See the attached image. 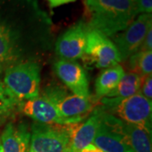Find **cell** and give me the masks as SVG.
<instances>
[{
	"instance_id": "obj_7",
	"label": "cell",
	"mask_w": 152,
	"mask_h": 152,
	"mask_svg": "<svg viewBox=\"0 0 152 152\" xmlns=\"http://www.w3.org/2000/svg\"><path fill=\"white\" fill-rule=\"evenodd\" d=\"M17 107L22 113L37 123L56 125L72 124L71 121L60 115L56 105L44 96H38L37 97L18 102Z\"/></svg>"
},
{
	"instance_id": "obj_19",
	"label": "cell",
	"mask_w": 152,
	"mask_h": 152,
	"mask_svg": "<svg viewBox=\"0 0 152 152\" xmlns=\"http://www.w3.org/2000/svg\"><path fill=\"white\" fill-rule=\"evenodd\" d=\"M17 104L7 92L3 82L0 81V118L10 113Z\"/></svg>"
},
{
	"instance_id": "obj_24",
	"label": "cell",
	"mask_w": 152,
	"mask_h": 152,
	"mask_svg": "<svg viewBox=\"0 0 152 152\" xmlns=\"http://www.w3.org/2000/svg\"><path fill=\"white\" fill-rule=\"evenodd\" d=\"M80 152H103L102 151H101L100 149H98L97 147L95 146L93 144H91L89 145H87L86 147H85L84 149H82Z\"/></svg>"
},
{
	"instance_id": "obj_18",
	"label": "cell",
	"mask_w": 152,
	"mask_h": 152,
	"mask_svg": "<svg viewBox=\"0 0 152 152\" xmlns=\"http://www.w3.org/2000/svg\"><path fill=\"white\" fill-rule=\"evenodd\" d=\"M131 72L136 73L141 78L152 74V52H137L129 58Z\"/></svg>"
},
{
	"instance_id": "obj_3",
	"label": "cell",
	"mask_w": 152,
	"mask_h": 152,
	"mask_svg": "<svg viewBox=\"0 0 152 152\" xmlns=\"http://www.w3.org/2000/svg\"><path fill=\"white\" fill-rule=\"evenodd\" d=\"M87 66L97 69H107L122 61L117 47L108 37L97 30H89L82 57Z\"/></svg>"
},
{
	"instance_id": "obj_20",
	"label": "cell",
	"mask_w": 152,
	"mask_h": 152,
	"mask_svg": "<svg viewBox=\"0 0 152 152\" xmlns=\"http://www.w3.org/2000/svg\"><path fill=\"white\" fill-rule=\"evenodd\" d=\"M140 92L149 101L152 99V76L148 75L143 78Z\"/></svg>"
},
{
	"instance_id": "obj_17",
	"label": "cell",
	"mask_w": 152,
	"mask_h": 152,
	"mask_svg": "<svg viewBox=\"0 0 152 152\" xmlns=\"http://www.w3.org/2000/svg\"><path fill=\"white\" fill-rule=\"evenodd\" d=\"M14 33L5 24L0 22V64H11L17 58Z\"/></svg>"
},
{
	"instance_id": "obj_25",
	"label": "cell",
	"mask_w": 152,
	"mask_h": 152,
	"mask_svg": "<svg viewBox=\"0 0 152 152\" xmlns=\"http://www.w3.org/2000/svg\"><path fill=\"white\" fill-rule=\"evenodd\" d=\"M64 152H74L72 150H71V148L69 146H68L67 148H66L65 150H64Z\"/></svg>"
},
{
	"instance_id": "obj_22",
	"label": "cell",
	"mask_w": 152,
	"mask_h": 152,
	"mask_svg": "<svg viewBox=\"0 0 152 152\" xmlns=\"http://www.w3.org/2000/svg\"><path fill=\"white\" fill-rule=\"evenodd\" d=\"M138 52H152V27L149 29Z\"/></svg>"
},
{
	"instance_id": "obj_15",
	"label": "cell",
	"mask_w": 152,
	"mask_h": 152,
	"mask_svg": "<svg viewBox=\"0 0 152 152\" xmlns=\"http://www.w3.org/2000/svg\"><path fill=\"white\" fill-rule=\"evenodd\" d=\"M92 143L103 152H134L124 136L105 124L102 121Z\"/></svg>"
},
{
	"instance_id": "obj_23",
	"label": "cell",
	"mask_w": 152,
	"mask_h": 152,
	"mask_svg": "<svg viewBox=\"0 0 152 152\" xmlns=\"http://www.w3.org/2000/svg\"><path fill=\"white\" fill-rule=\"evenodd\" d=\"M49 3V5L51 8H56L63 4H69L72 2H75L76 0H48Z\"/></svg>"
},
{
	"instance_id": "obj_5",
	"label": "cell",
	"mask_w": 152,
	"mask_h": 152,
	"mask_svg": "<svg viewBox=\"0 0 152 152\" xmlns=\"http://www.w3.org/2000/svg\"><path fill=\"white\" fill-rule=\"evenodd\" d=\"M152 27L151 14H141L124 31L113 37L121 60L128 59L138 52L150 28Z\"/></svg>"
},
{
	"instance_id": "obj_10",
	"label": "cell",
	"mask_w": 152,
	"mask_h": 152,
	"mask_svg": "<svg viewBox=\"0 0 152 152\" xmlns=\"http://www.w3.org/2000/svg\"><path fill=\"white\" fill-rule=\"evenodd\" d=\"M54 70L60 80L74 95L90 97L87 74L79 63L72 60L60 59L55 63Z\"/></svg>"
},
{
	"instance_id": "obj_12",
	"label": "cell",
	"mask_w": 152,
	"mask_h": 152,
	"mask_svg": "<svg viewBox=\"0 0 152 152\" xmlns=\"http://www.w3.org/2000/svg\"><path fill=\"white\" fill-rule=\"evenodd\" d=\"M60 115L72 124L80 123L91 111H92L93 102L90 97H83L68 93L55 102Z\"/></svg>"
},
{
	"instance_id": "obj_1",
	"label": "cell",
	"mask_w": 152,
	"mask_h": 152,
	"mask_svg": "<svg viewBox=\"0 0 152 152\" xmlns=\"http://www.w3.org/2000/svg\"><path fill=\"white\" fill-rule=\"evenodd\" d=\"M90 15L89 30L113 37L126 30L138 15L134 0H85Z\"/></svg>"
},
{
	"instance_id": "obj_11",
	"label": "cell",
	"mask_w": 152,
	"mask_h": 152,
	"mask_svg": "<svg viewBox=\"0 0 152 152\" xmlns=\"http://www.w3.org/2000/svg\"><path fill=\"white\" fill-rule=\"evenodd\" d=\"M105 108L99 107L92 110L90 117L83 124H78L70 137L69 147L74 152H80L92 143L99 126L102 121Z\"/></svg>"
},
{
	"instance_id": "obj_6",
	"label": "cell",
	"mask_w": 152,
	"mask_h": 152,
	"mask_svg": "<svg viewBox=\"0 0 152 152\" xmlns=\"http://www.w3.org/2000/svg\"><path fill=\"white\" fill-rule=\"evenodd\" d=\"M112 111L124 123L142 127L151 134L152 102L140 91L123 100Z\"/></svg>"
},
{
	"instance_id": "obj_21",
	"label": "cell",
	"mask_w": 152,
	"mask_h": 152,
	"mask_svg": "<svg viewBox=\"0 0 152 152\" xmlns=\"http://www.w3.org/2000/svg\"><path fill=\"white\" fill-rule=\"evenodd\" d=\"M137 14H151L152 0H134Z\"/></svg>"
},
{
	"instance_id": "obj_26",
	"label": "cell",
	"mask_w": 152,
	"mask_h": 152,
	"mask_svg": "<svg viewBox=\"0 0 152 152\" xmlns=\"http://www.w3.org/2000/svg\"><path fill=\"white\" fill-rule=\"evenodd\" d=\"M0 152H3V148H2V145H1V141H0Z\"/></svg>"
},
{
	"instance_id": "obj_2",
	"label": "cell",
	"mask_w": 152,
	"mask_h": 152,
	"mask_svg": "<svg viewBox=\"0 0 152 152\" xmlns=\"http://www.w3.org/2000/svg\"><path fill=\"white\" fill-rule=\"evenodd\" d=\"M41 69L35 62H25L9 67L4 86L17 103L37 97L40 92Z\"/></svg>"
},
{
	"instance_id": "obj_16",
	"label": "cell",
	"mask_w": 152,
	"mask_h": 152,
	"mask_svg": "<svg viewBox=\"0 0 152 152\" xmlns=\"http://www.w3.org/2000/svg\"><path fill=\"white\" fill-rule=\"evenodd\" d=\"M124 68L119 64L104 69L95 83L96 97L102 99L114 90L124 75Z\"/></svg>"
},
{
	"instance_id": "obj_27",
	"label": "cell",
	"mask_w": 152,
	"mask_h": 152,
	"mask_svg": "<svg viewBox=\"0 0 152 152\" xmlns=\"http://www.w3.org/2000/svg\"><path fill=\"white\" fill-rule=\"evenodd\" d=\"M2 70H3V67H2V64H0V74L2 73Z\"/></svg>"
},
{
	"instance_id": "obj_8",
	"label": "cell",
	"mask_w": 152,
	"mask_h": 152,
	"mask_svg": "<svg viewBox=\"0 0 152 152\" xmlns=\"http://www.w3.org/2000/svg\"><path fill=\"white\" fill-rule=\"evenodd\" d=\"M88 27L85 22L80 21L60 36L56 42V52L61 59L75 61L82 58Z\"/></svg>"
},
{
	"instance_id": "obj_9",
	"label": "cell",
	"mask_w": 152,
	"mask_h": 152,
	"mask_svg": "<svg viewBox=\"0 0 152 152\" xmlns=\"http://www.w3.org/2000/svg\"><path fill=\"white\" fill-rule=\"evenodd\" d=\"M102 122L126 138L134 152H152L151 134L144 128L124 123L105 111Z\"/></svg>"
},
{
	"instance_id": "obj_13",
	"label": "cell",
	"mask_w": 152,
	"mask_h": 152,
	"mask_svg": "<svg viewBox=\"0 0 152 152\" xmlns=\"http://www.w3.org/2000/svg\"><path fill=\"white\" fill-rule=\"evenodd\" d=\"M142 80L143 78L136 73L129 72L124 74L117 87L106 96L102 98V103L105 106L104 108L112 110L123 100L130 97L139 92Z\"/></svg>"
},
{
	"instance_id": "obj_4",
	"label": "cell",
	"mask_w": 152,
	"mask_h": 152,
	"mask_svg": "<svg viewBox=\"0 0 152 152\" xmlns=\"http://www.w3.org/2000/svg\"><path fill=\"white\" fill-rule=\"evenodd\" d=\"M70 143L67 125L35 122L31 126L29 152H64Z\"/></svg>"
},
{
	"instance_id": "obj_14",
	"label": "cell",
	"mask_w": 152,
	"mask_h": 152,
	"mask_svg": "<svg viewBox=\"0 0 152 152\" xmlns=\"http://www.w3.org/2000/svg\"><path fill=\"white\" fill-rule=\"evenodd\" d=\"M31 132L24 123L7 124L1 135L3 152H29Z\"/></svg>"
}]
</instances>
